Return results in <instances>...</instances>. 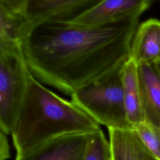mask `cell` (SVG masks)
Masks as SVG:
<instances>
[{
	"label": "cell",
	"mask_w": 160,
	"mask_h": 160,
	"mask_svg": "<svg viewBox=\"0 0 160 160\" xmlns=\"http://www.w3.org/2000/svg\"><path fill=\"white\" fill-rule=\"evenodd\" d=\"M139 18L101 27L65 22L34 28L23 44L32 75L71 96L77 89L130 58Z\"/></svg>",
	"instance_id": "1"
},
{
	"label": "cell",
	"mask_w": 160,
	"mask_h": 160,
	"mask_svg": "<svg viewBox=\"0 0 160 160\" xmlns=\"http://www.w3.org/2000/svg\"><path fill=\"white\" fill-rule=\"evenodd\" d=\"M99 129V124L71 101L61 98L32 76L11 135L19 156L56 138L91 134Z\"/></svg>",
	"instance_id": "2"
},
{
	"label": "cell",
	"mask_w": 160,
	"mask_h": 160,
	"mask_svg": "<svg viewBox=\"0 0 160 160\" xmlns=\"http://www.w3.org/2000/svg\"><path fill=\"white\" fill-rule=\"evenodd\" d=\"M126 61L118 62L71 96L74 104L108 129H132L127 118L122 85Z\"/></svg>",
	"instance_id": "3"
},
{
	"label": "cell",
	"mask_w": 160,
	"mask_h": 160,
	"mask_svg": "<svg viewBox=\"0 0 160 160\" xmlns=\"http://www.w3.org/2000/svg\"><path fill=\"white\" fill-rule=\"evenodd\" d=\"M32 76L23 48L0 51V128L7 135L12 131Z\"/></svg>",
	"instance_id": "4"
},
{
	"label": "cell",
	"mask_w": 160,
	"mask_h": 160,
	"mask_svg": "<svg viewBox=\"0 0 160 160\" xmlns=\"http://www.w3.org/2000/svg\"><path fill=\"white\" fill-rule=\"evenodd\" d=\"M152 0H102L69 22L84 27H101L139 16L149 8Z\"/></svg>",
	"instance_id": "5"
},
{
	"label": "cell",
	"mask_w": 160,
	"mask_h": 160,
	"mask_svg": "<svg viewBox=\"0 0 160 160\" xmlns=\"http://www.w3.org/2000/svg\"><path fill=\"white\" fill-rule=\"evenodd\" d=\"M102 0H27L25 13L34 28L52 22H69Z\"/></svg>",
	"instance_id": "6"
},
{
	"label": "cell",
	"mask_w": 160,
	"mask_h": 160,
	"mask_svg": "<svg viewBox=\"0 0 160 160\" xmlns=\"http://www.w3.org/2000/svg\"><path fill=\"white\" fill-rule=\"evenodd\" d=\"M27 0H0V51L23 48L34 27L25 13Z\"/></svg>",
	"instance_id": "7"
},
{
	"label": "cell",
	"mask_w": 160,
	"mask_h": 160,
	"mask_svg": "<svg viewBox=\"0 0 160 160\" xmlns=\"http://www.w3.org/2000/svg\"><path fill=\"white\" fill-rule=\"evenodd\" d=\"M89 135L78 133L56 138L15 160H84Z\"/></svg>",
	"instance_id": "8"
},
{
	"label": "cell",
	"mask_w": 160,
	"mask_h": 160,
	"mask_svg": "<svg viewBox=\"0 0 160 160\" xmlns=\"http://www.w3.org/2000/svg\"><path fill=\"white\" fill-rule=\"evenodd\" d=\"M129 58L138 65L160 63V21L150 19L138 26Z\"/></svg>",
	"instance_id": "9"
},
{
	"label": "cell",
	"mask_w": 160,
	"mask_h": 160,
	"mask_svg": "<svg viewBox=\"0 0 160 160\" xmlns=\"http://www.w3.org/2000/svg\"><path fill=\"white\" fill-rule=\"evenodd\" d=\"M111 160H157L132 129H108Z\"/></svg>",
	"instance_id": "10"
},
{
	"label": "cell",
	"mask_w": 160,
	"mask_h": 160,
	"mask_svg": "<svg viewBox=\"0 0 160 160\" xmlns=\"http://www.w3.org/2000/svg\"><path fill=\"white\" fill-rule=\"evenodd\" d=\"M122 85L127 118L132 126L146 119V112L141 94L138 64L131 58L122 70Z\"/></svg>",
	"instance_id": "11"
},
{
	"label": "cell",
	"mask_w": 160,
	"mask_h": 160,
	"mask_svg": "<svg viewBox=\"0 0 160 160\" xmlns=\"http://www.w3.org/2000/svg\"><path fill=\"white\" fill-rule=\"evenodd\" d=\"M146 119L160 122V71L157 64L138 65Z\"/></svg>",
	"instance_id": "12"
},
{
	"label": "cell",
	"mask_w": 160,
	"mask_h": 160,
	"mask_svg": "<svg viewBox=\"0 0 160 160\" xmlns=\"http://www.w3.org/2000/svg\"><path fill=\"white\" fill-rule=\"evenodd\" d=\"M132 129L156 159L160 160V122L145 119L134 126Z\"/></svg>",
	"instance_id": "13"
},
{
	"label": "cell",
	"mask_w": 160,
	"mask_h": 160,
	"mask_svg": "<svg viewBox=\"0 0 160 160\" xmlns=\"http://www.w3.org/2000/svg\"><path fill=\"white\" fill-rule=\"evenodd\" d=\"M84 160H111L109 141L101 129L90 134Z\"/></svg>",
	"instance_id": "14"
},
{
	"label": "cell",
	"mask_w": 160,
	"mask_h": 160,
	"mask_svg": "<svg viewBox=\"0 0 160 160\" xmlns=\"http://www.w3.org/2000/svg\"><path fill=\"white\" fill-rule=\"evenodd\" d=\"M10 158V148L7 134L1 130L0 132V160H7Z\"/></svg>",
	"instance_id": "15"
},
{
	"label": "cell",
	"mask_w": 160,
	"mask_h": 160,
	"mask_svg": "<svg viewBox=\"0 0 160 160\" xmlns=\"http://www.w3.org/2000/svg\"><path fill=\"white\" fill-rule=\"evenodd\" d=\"M157 66H158V69H159V71H160V63L158 64Z\"/></svg>",
	"instance_id": "16"
}]
</instances>
